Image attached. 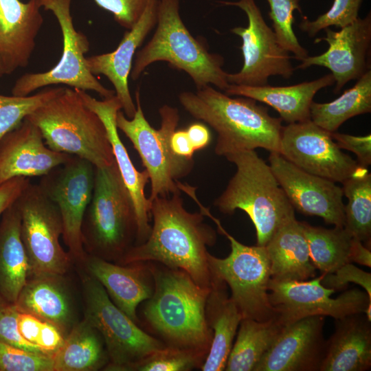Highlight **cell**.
I'll use <instances>...</instances> for the list:
<instances>
[{"label":"cell","mask_w":371,"mask_h":371,"mask_svg":"<svg viewBox=\"0 0 371 371\" xmlns=\"http://www.w3.org/2000/svg\"><path fill=\"white\" fill-rule=\"evenodd\" d=\"M101 8L109 12L122 27L130 30L139 20L148 0H94Z\"/></svg>","instance_id":"obj_43"},{"label":"cell","mask_w":371,"mask_h":371,"mask_svg":"<svg viewBox=\"0 0 371 371\" xmlns=\"http://www.w3.org/2000/svg\"><path fill=\"white\" fill-rule=\"evenodd\" d=\"M95 167L76 156L41 177L38 185L57 205L63 223L62 237L71 258L85 261L87 254L82 226L91 201Z\"/></svg>","instance_id":"obj_15"},{"label":"cell","mask_w":371,"mask_h":371,"mask_svg":"<svg viewBox=\"0 0 371 371\" xmlns=\"http://www.w3.org/2000/svg\"><path fill=\"white\" fill-rule=\"evenodd\" d=\"M0 371H54V359L0 341Z\"/></svg>","instance_id":"obj_40"},{"label":"cell","mask_w":371,"mask_h":371,"mask_svg":"<svg viewBox=\"0 0 371 371\" xmlns=\"http://www.w3.org/2000/svg\"><path fill=\"white\" fill-rule=\"evenodd\" d=\"M85 319L101 335L109 358L106 370L126 371L166 345L141 329L110 299L91 275L82 280Z\"/></svg>","instance_id":"obj_10"},{"label":"cell","mask_w":371,"mask_h":371,"mask_svg":"<svg viewBox=\"0 0 371 371\" xmlns=\"http://www.w3.org/2000/svg\"><path fill=\"white\" fill-rule=\"evenodd\" d=\"M335 84L328 74L311 81L289 86L251 87L229 84L224 91L229 95L246 97L265 103L275 109L288 124L311 120V106L315 95L322 89Z\"/></svg>","instance_id":"obj_27"},{"label":"cell","mask_w":371,"mask_h":371,"mask_svg":"<svg viewBox=\"0 0 371 371\" xmlns=\"http://www.w3.org/2000/svg\"><path fill=\"white\" fill-rule=\"evenodd\" d=\"M150 263L154 289L143 310L146 322L166 346L206 356L212 339L205 315L210 289L199 286L182 270Z\"/></svg>","instance_id":"obj_3"},{"label":"cell","mask_w":371,"mask_h":371,"mask_svg":"<svg viewBox=\"0 0 371 371\" xmlns=\"http://www.w3.org/2000/svg\"><path fill=\"white\" fill-rule=\"evenodd\" d=\"M50 149L70 154L104 168L115 161L105 126L75 89L60 94L27 115Z\"/></svg>","instance_id":"obj_6"},{"label":"cell","mask_w":371,"mask_h":371,"mask_svg":"<svg viewBox=\"0 0 371 371\" xmlns=\"http://www.w3.org/2000/svg\"><path fill=\"white\" fill-rule=\"evenodd\" d=\"M19 314L14 304H7L0 309V341L24 350L45 354L21 335L18 328Z\"/></svg>","instance_id":"obj_41"},{"label":"cell","mask_w":371,"mask_h":371,"mask_svg":"<svg viewBox=\"0 0 371 371\" xmlns=\"http://www.w3.org/2000/svg\"><path fill=\"white\" fill-rule=\"evenodd\" d=\"M343 193L348 200L344 207V227L350 235L370 247L371 239V175L366 172L342 183Z\"/></svg>","instance_id":"obj_35"},{"label":"cell","mask_w":371,"mask_h":371,"mask_svg":"<svg viewBox=\"0 0 371 371\" xmlns=\"http://www.w3.org/2000/svg\"><path fill=\"white\" fill-rule=\"evenodd\" d=\"M371 367V326L364 313L335 319L319 371H366Z\"/></svg>","instance_id":"obj_26"},{"label":"cell","mask_w":371,"mask_h":371,"mask_svg":"<svg viewBox=\"0 0 371 371\" xmlns=\"http://www.w3.org/2000/svg\"><path fill=\"white\" fill-rule=\"evenodd\" d=\"M3 75H5V73L3 65L0 60V78L2 77Z\"/></svg>","instance_id":"obj_52"},{"label":"cell","mask_w":371,"mask_h":371,"mask_svg":"<svg viewBox=\"0 0 371 371\" xmlns=\"http://www.w3.org/2000/svg\"><path fill=\"white\" fill-rule=\"evenodd\" d=\"M311 261L322 275L335 272L350 262V254L353 237L343 227L326 229L302 222Z\"/></svg>","instance_id":"obj_34"},{"label":"cell","mask_w":371,"mask_h":371,"mask_svg":"<svg viewBox=\"0 0 371 371\" xmlns=\"http://www.w3.org/2000/svg\"><path fill=\"white\" fill-rule=\"evenodd\" d=\"M85 261L89 275L101 284L111 301L137 323V306L151 297L154 289L148 265H116L93 255L87 256Z\"/></svg>","instance_id":"obj_24"},{"label":"cell","mask_w":371,"mask_h":371,"mask_svg":"<svg viewBox=\"0 0 371 371\" xmlns=\"http://www.w3.org/2000/svg\"><path fill=\"white\" fill-rule=\"evenodd\" d=\"M75 89L85 105L99 116L105 126L115 163L133 201L137 223L135 245H139L146 240L151 231L150 201L144 193L145 186L150 180L146 170L139 172L134 166L119 136L116 115L122 109V104L115 95L98 100L85 91Z\"/></svg>","instance_id":"obj_21"},{"label":"cell","mask_w":371,"mask_h":371,"mask_svg":"<svg viewBox=\"0 0 371 371\" xmlns=\"http://www.w3.org/2000/svg\"><path fill=\"white\" fill-rule=\"evenodd\" d=\"M42 323L43 321L36 317L19 311V330L23 338L33 344L36 345Z\"/></svg>","instance_id":"obj_47"},{"label":"cell","mask_w":371,"mask_h":371,"mask_svg":"<svg viewBox=\"0 0 371 371\" xmlns=\"http://www.w3.org/2000/svg\"><path fill=\"white\" fill-rule=\"evenodd\" d=\"M172 151L177 155L192 159L195 150L188 137L186 130L175 131L170 139Z\"/></svg>","instance_id":"obj_48"},{"label":"cell","mask_w":371,"mask_h":371,"mask_svg":"<svg viewBox=\"0 0 371 371\" xmlns=\"http://www.w3.org/2000/svg\"><path fill=\"white\" fill-rule=\"evenodd\" d=\"M279 153L304 171L335 183L368 171L341 150L331 133L311 120L283 126Z\"/></svg>","instance_id":"obj_16"},{"label":"cell","mask_w":371,"mask_h":371,"mask_svg":"<svg viewBox=\"0 0 371 371\" xmlns=\"http://www.w3.org/2000/svg\"><path fill=\"white\" fill-rule=\"evenodd\" d=\"M65 89L63 87H47L34 95L26 96L0 94V139L17 127L27 115Z\"/></svg>","instance_id":"obj_36"},{"label":"cell","mask_w":371,"mask_h":371,"mask_svg":"<svg viewBox=\"0 0 371 371\" xmlns=\"http://www.w3.org/2000/svg\"><path fill=\"white\" fill-rule=\"evenodd\" d=\"M218 231L230 242V254L224 258L210 253L208 265L212 276L224 282L231 290V299L243 319L258 322L276 319L269 298L271 280L270 262L265 247L243 245L228 234L219 220L211 215Z\"/></svg>","instance_id":"obj_9"},{"label":"cell","mask_w":371,"mask_h":371,"mask_svg":"<svg viewBox=\"0 0 371 371\" xmlns=\"http://www.w3.org/2000/svg\"><path fill=\"white\" fill-rule=\"evenodd\" d=\"M16 202L21 216V237L29 262L28 277L64 275L71 258L60 243L63 223L57 205L38 184L31 183Z\"/></svg>","instance_id":"obj_11"},{"label":"cell","mask_w":371,"mask_h":371,"mask_svg":"<svg viewBox=\"0 0 371 371\" xmlns=\"http://www.w3.org/2000/svg\"><path fill=\"white\" fill-rule=\"evenodd\" d=\"M270 262L271 279L303 281L313 278V265L303 232L295 216L282 224L265 246Z\"/></svg>","instance_id":"obj_28"},{"label":"cell","mask_w":371,"mask_h":371,"mask_svg":"<svg viewBox=\"0 0 371 371\" xmlns=\"http://www.w3.org/2000/svg\"><path fill=\"white\" fill-rule=\"evenodd\" d=\"M72 0H39L41 7L56 16L63 36V52L60 60L49 70L26 73L15 82L12 94L29 95L34 91L49 85H65L83 91H93L103 98L115 95L114 90L104 87L89 70L85 54L89 50L87 36L77 31L71 14Z\"/></svg>","instance_id":"obj_12"},{"label":"cell","mask_w":371,"mask_h":371,"mask_svg":"<svg viewBox=\"0 0 371 371\" xmlns=\"http://www.w3.org/2000/svg\"><path fill=\"white\" fill-rule=\"evenodd\" d=\"M158 0H148L136 23L125 32L117 48L109 53L86 57V63L92 74L106 76L114 87L126 117L134 116L136 106L128 87L130 76L136 50L157 23Z\"/></svg>","instance_id":"obj_22"},{"label":"cell","mask_w":371,"mask_h":371,"mask_svg":"<svg viewBox=\"0 0 371 371\" xmlns=\"http://www.w3.org/2000/svg\"><path fill=\"white\" fill-rule=\"evenodd\" d=\"M269 166L293 208L317 216L335 227L344 225L343 190L335 182L298 168L280 153L271 152Z\"/></svg>","instance_id":"obj_17"},{"label":"cell","mask_w":371,"mask_h":371,"mask_svg":"<svg viewBox=\"0 0 371 371\" xmlns=\"http://www.w3.org/2000/svg\"><path fill=\"white\" fill-rule=\"evenodd\" d=\"M323 275L309 281H278L270 280L269 298L276 319L282 325L291 324L304 317L322 315L335 319L365 313L371 298L359 289H352L336 298V292L322 284Z\"/></svg>","instance_id":"obj_14"},{"label":"cell","mask_w":371,"mask_h":371,"mask_svg":"<svg viewBox=\"0 0 371 371\" xmlns=\"http://www.w3.org/2000/svg\"><path fill=\"white\" fill-rule=\"evenodd\" d=\"M324 317L309 316L283 326L254 371H319L326 341Z\"/></svg>","instance_id":"obj_19"},{"label":"cell","mask_w":371,"mask_h":371,"mask_svg":"<svg viewBox=\"0 0 371 371\" xmlns=\"http://www.w3.org/2000/svg\"><path fill=\"white\" fill-rule=\"evenodd\" d=\"M218 2L238 7L245 13L248 20L247 27H236L230 30L242 40L243 65L238 72L227 74L229 84L258 87L268 85L271 76L290 78L295 69L291 61L293 57L278 43L255 0Z\"/></svg>","instance_id":"obj_13"},{"label":"cell","mask_w":371,"mask_h":371,"mask_svg":"<svg viewBox=\"0 0 371 371\" xmlns=\"http://www.w3.org/2000/svg\"><path fill=\"white\" fill-rule=\"evenodd\" d=\"M205 357L192 350L166 346L140 360L130 370L187 371L201 367Z\"/></svg>","instance_id":"obj_38"},{"label":"cell","mask_w":371,"mask_h":371,"mask_svg":"<svg viewBox=\"0 0 371 371\" xmlns=\"http://www.w3.org/2000/svg\"><path fill=\"white\" fill-rule=\"evenodd\" d=\"M135 100L134 116L129 119L119 111L116 125L130 139L148 172L151 183L148 198L150 201L181 192L178 179L190 172L194 161L177 155L171 148V136L179 121L177 109L167 104L159 108L161 126L157 130L144 116L138 89L135 91Z\"/></svg>","instance_id":"obj_8"},{"label":"cell","mask_w":371,"mask_h":371,"mask_svg":"<svg viewBox=\"0 0 371 371\" xmlns=\"http://www.w3.org/2000/svg\"><path fill=\"white\" fill-rule=\"evenodd\" d=\"M150 210L153 225L149 236L131 247L117 262H157L182 270L199 286L210 289L212 276L207 247L214 245L216 235L204 222L205 215L187 211L181 192L153 199Z\"/></svg>","instance_id":"obj_1"},{"label":"cell","mask_w":371,"mask_h":371,"mask_svg":"<svg viewBox=\"0 0 371 371\" xmlns=\"http://www.w3.org/2000/svg\"><path fill=\"white\" fill-rule=\"evenodd\" d=\"M29 270L21 237V216L15 201L0 217V293L8 303L16 302Z\"/></svg>","instance_id":"obj_30"},{"label":"cell","mask_w":371,"mask_h":371,"mask_svg":"<svg viewBox=\"0 0 371 371\" xmlns=\"http://www.w3.org/2000/svg\"><path fill=\"white\" fill-rule=\"evenodd\" d=\"M90 255L118 262L136 240L137 223L130 194L115 161L95 168L93 194L82 226Z\"/></svg>","instance_id":"obj_7"},{"label":"cell","mask_w":371,"mask_h":371,"mask_svg":"<svg viewBox=\"0 0 371 371\" xmlns=\"http://www.w3.org/2000/svg\"><path fill=\"white\" fill-rule=\"evenodd\" d=\"M178 98L190 115L216 132V155L226 156L257 148L279 153L282 120L271 116L268 109L255 100L232 98L212 85L196 92L183 91Z\"/></svg>","instance_id":"obj_2"},{"label":"cell","mask_w":371,"mask_h":371,"mask_svg":"<svg viewBox=\"0 0 371 371\" xmlns=\"http://www.w3.org/2000/svg\"><path fill=\"white\" fill-rule=\"evenodd\" d=\"M300 1L267 0L270 8L269 17L278 43L289 53L293 54V58L301 61L308 56V52L299 43L293 28L294 11L297 10L302 14Z\"/></svg>","instance_id":"obj_37"},{"label":"cell","mask_w":371,"mask_h":371,"mask_svg":"<svg viewBox=\"0 0 371 371\" xmlns=\"http://www.w3.org/2000/svg\"><path fill=\"white\" fill-rule=\"evenodd\" d=\"M370 112L371 69L337 99L325 103L313 102L310 110L311 120L330 133L350 118Z\"/></svg>","instance_id":"obj_33"},{"label":"cell","mask_w":371,"mask_h":371,"mask_svg":"<svg viewBox=\"0 0 371 371\" xmlns=\"http://www.w3.org/2000/svg\"><path fill=\"white\" fill-rule=\"evenodd\" d=\"M324 30L325 36L316 38L315 43L326 41L327 50L318 56H308L295 69L311 66L328 69L335 78L333 92L339 93L346 83L359 79L370 69L371 13L358 17L339 31L330 27Z\"/></svg>","instance_id":"obj_18"},{"label":"cell","mask_w":371,"mask_h":371,"mask_svg":"<svg viewBox=\"0 0 371 371\" xmlns=\"http://www.w3.org/2000/svg\"><path fill=\"white\" fill-rule=\"evenodd\" d=\"M53 359L54 371H94L109 363L101 335L85 318L74 326Z\"/></svg>","instance_id":"obj_31"},{"label":"cell","mask_w":371,"mask_h":371,"mask_svg":"<svg viewBox=\"0 0 371 371\" xmlns=\"http://www.w3.org/2000/svg\"><path fill=\"white\" fill-rule=\"evenodd\" d=\"M63 276H29L14 304L20 312L56 326L66 337L78 322L73 299Z\"/></svg>","instance_id":"obj_25"},{"label":"cell","mask_w":371,"mask_h":371,"mask_svg":"<svg viewBox=\"0 0 371 371\" xmlns=\"http://www.w3.org/2000/svg\"><path fill=\"white\" fill-rule=\"evenodd\" d=\"M362 286L371 298V274L357 267L351 262L346 263L335 272L323 275L322 284L335 291H341L350 283Z\"/></svg>","instance_id":"obj_42"},{"label":"cell","mask_w":371,"mask_h":371,"mask_svg":"<svg viewBox=\"0 0 371 371\" xmlns=\"http://www.w3.org/2000/svg\"><path fill=\"white\" fill-rule=\"evenodd\" d=\"M236 172L214 205L223 214L243 210L256 228L257 245L265 247L277 229L295 217L294 208L269 165L254 150L225 156Z\"/></svg>","instance_id":"obj_5"},{"label":"cell","mask_w":371,"mask_h":371,"mask_svg":"<svg viewBox=\"0 0 371 371\" xmlns=\"http://www.w3.org/2000/svg\"><path fill=\"white\" fill-rule=\"evenodd\" d=\"M156 29L150 41L135 54L130 76L136 80L151 64L167 62L186 72L196 89L207 85L225 91L229 85L224 58L210 53L183 22L179 0H158Z\"/></svg>","instance_id":"obj_4"},{"label":"cell","mask_w":371,"mask_h":371,"mask_svg":"<svg viewBox=\"0 0 371 371\" xmlns=\"http://www.w3.org/2000/svg\"><path fill=\"white\" fill-rule=\"evenodd\" d=\"M9 304L5 300L4 298L3 297V296L1 295L0 293V309L4 306L5 304Z\"/></svg>","instance_id":"obj_51"},{"label":"cell","mask_w":371,"mask_h":371,"mask_svg":"<svg viewBox=\"0 0 371 371\" xmlns=\"http://www.w3.org/2000/svg\"><path fill=\"white\" fill-rule=\"evenodd\" d=\"M72 156L47 147L40 129L25 118L0 139V185L16 177H43Z\"/></svg>","instance_id":"obj_20"},{"label":"cell","mask_w":371,"mask_h":371,"mask_svg":"<svg viewBox=\"0 0 371 371\" xmlns=\"http://www.w3.org/2000/svg\"><path fill=\"white\" fill-rule=\"evenodd\" d=\"M65 339L59 328L43 321L36 345L44 353L53 357L63 346Z\"/></svg>","instance_id":"obj_45"},{"label":"cell","mask_w":371,"mask_h":371,"mask_svg":"<svg viewBox=\"0 0 371 371\" xmlns=\"http://www.w3.org/2000/svg\"><path fill=\"white\" fill-rule=\"evenodd\" d=\"M362 2L363 0H334L330 8L314 20L302 16L299 28L309 37H313L321 30L331 26L344 27L359 17Z\"/></svg>","instance_id":"obj_39"},{"label":"cell","mask_w":371,"mask_h":371,"mask_svg":"<svg viewBox=\"0 0 371 371\" xmlns=\"http://www.w3.org/2000/svg\"><path fill=\"white\" fill-rule=\"evenodd\" d=\"M331 136L341 149L348 150L355 154L357 162L363 167L371 164V135L355 136L335 132Z\"/></svg>","instance_id":"obj_44"},{"label":"cell","mask_w":371,"mask_h":371,"mask_svg":"<svg viewBox=\"0 0 371 371\" xmlns=\"http://www.w3.org/2000/svg\"><path fill=\"white\" fill-rule=\"evenodd\" d=\"M350 262H356L359 265L371 267V251L361 241L353 238L351 244Z\"/></svg>","instance_id":"obj_50"},{"label":"cell","mask_w":371,"mask_h":371,"mask_svg":"<svg viewBox=\"0 0 371 371\" xmlns=\"http://www.w3.org/2000/svg\"><path fill=\"white\" fill-rule=\"evenodd\" d=\"M207 324L212 333L211 345L201 369L225 370L234 338L243 319L238 307L228 296L226 284L212 277L205 306Z\"/></svg>","instance_id":"obj_29"},{"label":"cell","mask_w":371,"mask_h":371,"mask_svg":"<svg viewBox=\"0 0 371 371\" xmlns=\"http://www.w3.org/2000/svg\"><path fill=\"white\" fill-rule=\"evenodd\" d=\"M30 183L28 177H16L0 185V217Z\"/></svg>","instance_id":"obj_46"},{"label":"cell","mask_w":371,"mask_h":371,"mask_svg":"<svg viewBox=\"0 0 371 371\" xmlns=\"http://www.w3.org/2000/svg\"><path fill=\"white\" fill-rule=\"evenodd\" d=\"M239 326L225 370L254 371L283 326L276 319L258 322L249 318L242 319Z\"/></svg>","instance_id":"obj_32"},{"label":"cell","mask_w":371,"mask_h":371,"mask_svg":"<svg viewBox=\"0 0 371 371\" xmlns=\"http://www.w3.org/2000/svg\"><path fill=\"white\" fill-rule=\"evenodd\" d=\"M39 0H0V60L5 75L25 67L43 25Z\"/></svg>","instance_id":"obj_23"},{"label":"cell","mask_w":371,"mask_h":371,"mask_svg":"<svg viewBox=\"0 0 371 371\" xmlns=\"http://www.w3.org/2000/svg\"><path fill=\"white\" fill-rule=\"evenodd\" d=\"M186 132L195 151L204 148L210 142V133L204 124H192L186 129Z\"/></svg>","instance_id":"obj_49"}]
</instances>
